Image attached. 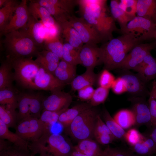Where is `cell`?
<instances>
[{
  "instance_id": "1",
  "label": "cell",
  "mask_w": 156,
  "mask_h": 156,
  "mask_svg": "<svg viewBox=\"0 0 156 156\" xmlns=\"http://www.w3.org/2000/svg\"><path fill=\"white\" fill-rule=\"evenodd\" d=\"M9 61L14 70V81L22 88L52 92L61 90L66 85L31 58H19Z\"/></svg>"
},
{
  "instance_id": "2",
  "label": "cell",
  "mask_w": 156,
  "mask_h": 156,
  "mask_svg": "<svg viewBox=\"0 0 156 156\" xmlns=\"http://www.w3.org/2000/svg\"><path fill=\"white\" fill-rule=\"evenodd\" d=\"M78 5L81 17L96 30L103 43L113 38L114 31H120L110 14L107 0H78Z\"/></svg>"
},
{
  "instance_id": "3",
  "label": "cell",
  "mask_w": 156,
  "mask_h": 156,
  "mask_svg": "<svg viewBox=\"0 0 156 156\" xmlns=\"http://www.w3.org/2000/svg\"><path fill=\"white\" fill-rule=\"evenodd\" d=\"M142 42L134 34L129 33L103 43L100 47L105 69L108 70L119 69L131 50Z\"/></svg>"
},
{
  "instance_id": "4",
  "label": "cell",
  "mask_w": 156,
  "mask_h": 156,
  "mask_svg": "<svg viewBox=\"0 0 156 156\" xmlns=\"http://www.w3.org/2000/svg\"><path fill=\"white\" fill-rule=\"evenodd\" d=\"M3 43L7 60L19 58H31L39 52L38 47L26 30L23 28L5 35Z\"/></svg>"
},
{
  "instance_id": "5",
  "label": "cell",
  "mask_w": 156,
  "mask_h": 156,
  "mask_svg": "<svg viewBox=\"0 0 156 156\" xmlns=\"http://www.w3.org/2000/svg\"><path fill=\"white\" fill-rule=\"evenodd\" d=\"M31 154L46 153L51 156H71L74 146L63 135L44 132L37 142L28 145Z\"/></svg>"
},
{
  "instance_id": "6",
  "label": "cell",
  "mask_w": 156,
  "mask_h": 156,
  "mask_svg": "<svg viewBox=\"0 0 156 156\" xmlns=\"http://www.w3.org/2000/svg\"><path fill=\"white\" fill-rule=\"evenodd\" d=\"M98 114L96 110L92 107L85 110L74 119L67 128L64 129L65 132L78 142L92 139Z\"/></svg>"
},
{
  "instance_id": "7",
  "label": "cell",
  "mask_w": 156,
  "mask_h": 156,
  "mask_svg": "<svg viewBox=\"0 0 156 156\" xmlns=\"http://www.w3.org/2000/svg\"><path fill=\"white\" fill-rule=\"evenodd\" d=\"M46 8L59 25L67 21L74 14L78 0H34Z\"/></svg>"
},
{
  "instance_id": "8",
  "label": "cell",
  "mask_w": 156,
  "mask_h": 156,
  "mask_svg": "<svg viewBox=\"0 0 156 156\" xmlns=\"http://www.w3.org/2000/svg\"><path fill=\"white\" fill-rule=\"evenodd\" d=\"M15 133L28 145L37 141L42 135L44 128L39 118L30 117L25 118L17 124Z\"/></svg>"
},
{
  "instance_id": "9",
  "label": "cell",
  "mask_w": 156,
  "mask_h": 156,
  "mask_svg": "<svg viewBox=\"0 0 156 156\" xmlns=\"http://www.w3.org/2000/svg\"><path fill=\"white\" fill-rule=\"evenodd\" d=\"M156 30L154 22L150 19L136 16L127 24L122 34L131 33L143 41L152 38V35Z\"/></svg>"
},
{
  "instance_id": "10",
  "label": "cell",
  "mask_w": 156,
  "mask_h": 156,
  "mask_svg": "<svg viewBox=\"0 0 156 156\" xmlns=\"http://www.w3.org/2000/svg\"><path fill=\"white\" fill-rule=\"evenodd\" d=\"M156 48V40L149 43H140L133 47L126 56L119 69L133 70L145 57Z\"/></svg>"
},
{
  "instance_id": "11",
  "label": "cell",
  "mask_w": 156,
  "mask_h": 156,
  "mask_svg": "<svg viewBox=\"0 0 156 156\" xmlns=\"http://www.w3.org/2000/svg\"><path fill=\"white\" fill-rule=\"evenodd\" d=\"M68 21L77 31L83 43L97 45L100 43H103L102 38L96 30L82 18L74 15Z\"/></svg>"
},
{
  "instance_id": "12",
  "label": "cell",
  "mask_w": 156,
  "mask_h": 156,
  "mask_svg": "<svg viewBox=\"0 0 156 156\" xmlns=\"http://www.w3.org/2000/svg\"><path fill=\"white\" fill-rule=\"evenodd\" d=\"M80 64L86 70H93L95 66L103 64V53L101 49L97 45L86 44L79 50Z\"/></svg>"
},
{
  "instance_id": "13",
  "label": "cell",
  "mask_w": 156,
  "mask_h": 156,
  "mask_svg": "<svg viewBox=\"0 0 156 156\" xmlns=\"http://www.w3.org/2000/svg\"><path fill=\"white\" fill-rule=\"evenodd\" d=\"M51 92L49 96L44 97L42 103V110L58 111L68 108L72 101L68 93L58 90Z\"/></svg>"
},
{
  "instance_id": "14",
  "label": "cell",
  "mask_w": 156,
  "mask_h": 156,
  "mask_svg": "<svg viewBox=\"0 0 156 156\" xmlns=\"http://www.w3.org/2000/svg\"><path fill=\"white\" fill-rule=\"evenodd\" d=\"M129 101L132 105L131 110L135 118V125L140 127L145 125L150 128L151 127V117L148 103L145 97H132Z\"/></svg>"
},
{
  "instance_id": "15",
  "label": "cell",
  "mask_w": 156,
  "mask_h": 156,
  "mask_svg": "<svg viewBox=\"0 0 156 156\" xmlns=\"http://www.w3.org/2000/svg\"><path fill=\"white\" fill-rule=\"evenodd\" d=\"M30 16L27 1L22 0L9 23L1 34L5 35L13 31L24 28L27 23Z\"/></svg>"
},
{
  "instance_id": "16",
  "label": "cell",
  "mask_w": 156,
  "mask_h": 156,
  "mask_svg": "<svg viewBox=\"0 0 156 156\" xmlns=\"http://www.w3.org/2000/svg\"><path fill=\"white\" fill-rule=\"evenodd\" d=\"M125 73L120 77L124 80L127 92L134 96L133 97H145L149 95L146 86V83L138 74H134L123 70Z\"/></svg>"
},
{
  "instance_id": "17",
  "label": "cell",
  "mask_w": 156,
  "mask_h": 156,
  "mask_svg": "<svg viewBox=\"0 0 156 156\" xmlns=\"http://www.w3.org/2000/svg\"><path fill=\"white\" fill-rule=\"evenodd\" d=\"M133 70L146 83L156 78V58L148 54Z\"/></svg>"
},
{
  "instance_id": "18",
  "label": "cell",
  "mask_w": 156,
  "mask_h": 156,
  "mask_svg": "<svg viewBox=\"0 0 156 156\" xmlns=\"http://www.w3.org/2000/svg\"><path fill=\"white\" fill-rule=\"evenodd\" d=\"M28 9L30 14L36 19L40 20L45 27H51L59 26L47 9L34 0L30 1Z\"/></svg>"
},
{
  "instance_id": "19",
  "label": "cell",
  "mask_w": 156,
  "mask_h": 156,
  "mask_svg": "<svg viewBox=\"0 0 156 156\" xmlns=\"http://www.w3.org/2000/svg\"><path fill=\"white\" fill-rule=\"evenodd\" d=\"M60 32L62 35L65 42L68 43L78 50L83 46L82 41L79 35L69 21H67L58 25Z\"/></svg>"
},
{
  "instance_id": "20",
  "label": "cell",
  "mask_w": 156,
  "mask_h": 156,
  "mask_svg": "<svg viewBox=\"0 0 156 156\" xmlns=\"http://www.w3.org/2000/svg\"><path fill=\"white\" fill-rule=\"evenodd\" d=\"M44 25L30 14L27 23L24 28L38 47L42 46L44 41Z\"/></svg>"
},
{
  "instance_id": "21",
  "label": "cell",
  "mask_w": 156,
  "mask_h": 156,
  "mask_svg": "<svg viewBox=\"0 0 156 156\" xmlns=\"http://www.w3.org/2000/svg\"><path fill=\"white\" fill-rule=\"evenodd\" d=\"M90 103H82L67 108L60 115L58 122L64 129L67 128L74 119L85 110L92 107Z\"/></svg>"
},
{
  "instance_id": "22",
  "label": "cell",
  "mask_w": 156,
  "mask_h": 156,
  "mask_svg": "<svg viewBox=\"0 0 156 156\" xmlns=\"http://www.w3.org/2000/svg\"><path fill=\"white\" fill-rule=\"evenodd\" d=\"M76 66L61 60L55 70L54 76L65 85L71 83L76 77Z\"/></svg>"
},
{
  "instance_id": "23",
  "label": "cell",
  "mask_w": 156,
  "mask_h": 156,
  "mask_svg": "<svg viewBox=\"0 0 156 156\" xmlns=\"http://www.w3.org/2000/svg\"><path fill=\"white\" fill-rule=\"evenodd\" d=\"M35 60L48 71L54 75V73L60 62V59L55 54L43 50L38 53Z\"/></svg>"
},
{
  "instance_id": "24",
  "label": "cell",
  "mask_w": 156,
  "mask_h": 156,
  "mask_svg": "<svg viewBox=\"0 0 156 156\" xmlns=\"http://www.w3.org/2000/svg\"><path fill=\"white\" fill-rule=\"evenodd\" d=\"M11 63L6 60L0 67V90L14 88L13 83L14 81V73Z\"/></svg>"
},
{
  "instance_id": "25",
  "label": "cell",
  "mask_w": 156,
  "mask_h": 156,
  "mask_svg": "<svg viewBox=\"0 0 156 156\" xmlns=\"http://www.w3.org/2000/svg\"><path fill=\"white\" fill-rule=\"evenodd\" d=\"M74 147L75 151L90 156H100L103 151L99 143L92 139L80 140Z\"/></svg>"
},
{
  "instance_id": "26",
  "label": "cell",
  "mask_w": 156,
  "mask_h": 156,
  "mask_svg": "<svg viewBox=\"0 0 156 156\" xmlns=\"http://www.w3.org/2000/svg\"><path fill=\"white\" fill-rule=\"evenodd\" d=\"M32 94L20 92L17 94L18 112L17 123L25 118L30 117Z\"/></svg>"
},
{
  "instance_id": "27",
  "label": "cell",
  "mask_w": 156,
  "mask_h": 156,
  "mask_svg": "<svg viewBox=\"0 0 156 156\" xmlns=\"http://www.w3.org/2000/svg\"><path fill=\"white\" fill-rule=\"evenodd\" d=\"M119 0H111L110 2V10L112 16L118 23L121 32L125 28L128 23L134 18L127 14L119 6Z\"/></svg>"
},
{
  "instance_id": "28",
  "label": "cell",
  "mask_w": 156,
  "mask_h": 156,
  "mask_svg": "<svg viewBox=\"0 0 156 156\" xmlns=\"http://www.w3.org/2000/svg\"><path fill=\"white\" fill-rule=\"evenodd\" d=\"M144 135V139L135 145L130 146L133 152L144 156H156V145L148 136Z\"/></svg>"
},
{
  "instance_id": "29",
  "label": "cell",
  "mask_w": 156,
  "mask_h": 156,
  "mask_svg": "<svg viewBox=\"0 0 156 156\" xmlns=\"http://www.w3.org/2000/svg\"><path fill=\"white\" fill-rule=\"evenodd\" d=\"M93 70H86L83 73L76 77L70 83L72 90L77 91L86 86L94 84L97 79V75Z\"/></svg>"
},
{
  "instance_id": "30",
  "label": "cell",
  "mask_w": 156,
  "mask_h": 156,
  "mask_svg": "<svg viewBox=\"0 0 156 156\" xmlns=\"http://www.w3.org/2000/svg\"><path fill=\"white\" fill-rule=\"evenodd\" d=\"M136 14L137 16L154 21L156 15V0H138Z\"/></svg>"
},
{
  "instance_id": "31",
  "label": "cell",
  "mask_w": 156,
  "mask_h": 156,
  "mask_svg": "<svg viewBox=\"0 0 156 156\" xmlns=\"http://www.w3.org/2000/svg\"><path fill=\"white\" fill-rule=\"evenodd\" d=\"M17 1L7 0L0 9V30L2 32L8 25L19 4Z\"/></svg>"
},
{
  "instance_id": "32",
  "label": "cell",
  "mask_w": 156,
  "mask_h": 156,
  "mask_svg": "<svg viewBox=\"0 0 156 156\" xmlns=\"http://www.w3.org/2000/svg\"><path fill=\"white\" fill-rule=\"evenodd\" d=\"M0 138L6 140L19 146L28 148L27 143L15 133H14L0 120Z\"/></svg>"
},
{
  "instance_id": "33",
  "label": "cell",
  "mask_w": 156,
  "mask_h": 156,
  "mask_svg": "<svg viewBox=\"0 0 156 156\" xmlns=\"http://www.w3.org/2000/svg\"><path fill=\"white\" fill-rule=\"evenodd\" d=\"M113 118L124 129H129L135 125V116L131 110H120L115 114Z\"/></svg>"
},
{
  "instance_id": "34",
  "label": "cell",
  "mask_w": 156,
  "mask_h": 156,
  "mask_svg": "<svg viewBox=\"0 0 156 156\" xmlns=\"http://www.w3.org/2000/svg\"><path fill=\"white\" fill-rule=\"evenodd\" d=\"M103 117L105 122L115 139H125L126 132L116 122L106 109L104 110Z\"/></svg>"
},
{
  "instance_id": "35",
  "label": "cell",
  "mask_w": 156,
  "mask_h": 156,
  "mask_svg": "<svg viewBox=\"0 0 156 156\" xmlns=\"http://www.w3.org/2000/svg\"><path fill=\"white\" fill-rule=\"evenodd\" d=\"M63 44L59 35L49 36L44 40L43 45L44 50L55 54L62 60Z\"/></svg>"
},
{
  "instance_id": "36",
  "label": "cell",
  "mask_w": 156,
  "mask_h": 156,
  "mask_svg": "<svg viewBox=\"0 0 156 156\" xmlns=\"http://www.w3.org/2000/svg\"><path fill=\"white\" fill-rule=\"evenodd\" d=\"M17 93L14 88L0 90V104L16 110L18 107Z\"/></svg>"
},
{
  "instance_id": "37",
  "label": "cell",
  "mask_w": 156,
  "mask_h": 156,
  "mask_svg": "<svg viewBox=\"0 0 156 156\" xmlns=\"http://www.w3.org/2000/svg\"><path fill=\"white\" fill-rule=\"evenodd\" d=\"M0 120L8 128H14L17 122V112L6 106L0 105Z\"/></svg>"
},
{
  "instance_id": "38",
  "label": "cell",
  "mask_w": 156,
  "mask_h": 156,
  "mask_svg": "<svg viewBox=\"0 0 156 156\" xmlns=\"http://www.w3.org/2000/svg\"><path fill=\"white\" fill-rule=\"evenodd\" d=\"M78 50L68 43L63 44L62 60L67 63L76 66L80 64Z\"/></svg>"
},
{
  "instance_id": "39",
  "label": "cell",
  "mask_w": 156,
  "mask_h": 156,
  "mask_svg": "<svg viewBox=\"0 0 156 156\" xmlns=\"http://www.w3.org/2000/svg\"><path fill=\"white\" fill-rule=\"evenodd\" d=\"M66 109L58 111L43 110L39 119L43 125L44 130H50V127L58 122L60 115Z\"/></svg>"
},
{
  "instance_id": "40",
  "label": "cell",
  "mask_w": 156,
  "mask_h": 156,
  "mask_svg": "<svg viewBox=\"0 0 156 156\" xmlns=\"http://www.w3.org/2000/svg\"><path fill=\"white\" fill-rule=\"evenodd\" d=\"M28 148H26L12 144L0 151V156H31Z\"/></svg>"
},
{
  "instance_id": "41",
  "label": "cell",
  "mask_w": 156,
  "mask_h": 156,
  "mask_svg": "<svg viewBox=\"0 0 156 156\" xmlns=\"http://www.w3.org/2000/svg\"><path fill=\"white\" fill-rule=\"evenodd\" d=\"M109 93V89L99 86L94 90L92 97L90 100V104L93 107L103 103L106 100Z\"/></svg>"
},
{
  "instance_id": "42",
  "label": "cell",
  "mask_w": 156,
  "mask_h": 156,
  "mask_svg": "<svg viewBox=\"0 0 156 156\" xmlns=\"http://www.w3.org/2000/svg\"><path fill=\"white\" fill-rule=\"evenodd\" d=\"M115 78L109 70L105 69L102 71L98 79V83L100 87L109 89L111 88Z\"/></svg>"
},
{
  "instance_id": "43",
  "label": "cell",
  "mask_w": 156,
  "mask_h": 156,
  "mask_svg": "<svg viewBox=\"0 0 156 156\" xmlns=\"http://www.w3.org/2000/svg\"><path fill=\"white\" fill-rule=\"evenodd\" d=\"M138 0H121L119 1L120 7L128 15L134 18L136 16Z\"/></svg>"
},
{
  "instance_id": "44",
  "label": "cell",
  "mask_w": 156,
  "mask_h": 156,
  "mask_svg": "<svg viewBox=\"0 0 156 156\" xmlns=\"http://www.w3.org/2000/svg\"><path fill=\"white\" fill-rule=\"evenodd\" d=\"M144 138V135L141 134L137 130L132 128L126 132L125 139L130 146H132L142 140Z\"/></svg>"
},
{
  "instance_id": "45",
  "label": "cell",
  "mask_w": 156,
  "mask_h": 156,
  "mask_svg": "<svg viewBox=\"0 0 156 156\" xmlns=\"http://www.w3.org/2000/svg\"><path fill=\"white\" fill-rule=\"evenodd\" d=\"M103 134L112 135L107 125L102 120L98 114L97 116L94 130V138Z\"/></svg>"
},
{
  "instance_id": "46",
  "label": "cell",
  "mask_w": 156,
  "mask_h": 156,
  "mask_svg": "<svg viewBox=\"0 0 156 156\" xmlns=\"http://www.w3.org/2000/svg\"><path fill=\"white\" fill-rule=\"evenodd\" d=\"M132 151L118 148L108 146L103 150L100 156H129Z\"/></svg>"
},
{
  "instance_id": "47",
  "label": "cell",
  "mask_w": 156,
  "mask_h": 156,
  "mask_svg": "<svg viewBox=\"0 0 156 156\" xmlns=\"http://www.w3.org/2000/svg\"><path fill=\"white\" fill-rule=\"evenodd\" d=\"M148 105L151 117V127H156V99L150 93Z\"/></svg>"
},
{
  "instance_id": "48",
  "label": "cell",
  "mask_w": 156,
  "mask_h": 156,
  "mask_svg": "<svg viewBox=\"0 0 156 156\" xmlns=\"http://www.w3.org/2000/svg\"><path fill=\"white\" fill-rule=\"evenodd\" d=\"M94 90L92 86H88L77 90L78 97L82 101L90 100Z\"/></svg>"
},
{
  "instance_id": "49",
  "label": "cell",
  "mask_w": 156,
  "mask_h": 156,
  "mask_svg": "<svg viewBox=\"0 0 156 156\" xmlns=\"http://www.w3.org/2000/svg\"><path fill=\"white\" fill-rule=\"evenodd\" d=\"M111 88L113 92L117 94H121L127 92L125 82L120 77L115 79Z\"/></svg>"
},
{
  "instance_id": "50",
  "label": "cell",
  "mask_w": 156,
  "mask_h": 156,
  "mask_svg": "<svg viewBox=\"0 0 156 156\" xmlns=\"http://www.w3.org/2000/svg\"><path fill=\"white\" fill-rule=\"evenodd\" d=\"M94 138L99 144H107L111 143L116 139L113 135L109 134H100Z\"/></svg>"
},
{
  "instance_id": "51",
  "label": "cell",
  "mask_w": 156,
  "mask_h": 156,
  "mask_svg": "<svg viewBox=\"0 0 156 156\" xmlns=\"http://www.w3.org/2000/svg\"><path fill=\"white\" fill-rule=\"evenodd\" d=\"M150 128L151 130L146 135L151 138L156 145V127H151Z\"/></svg>"
},
{
  "instance_id": "52",
  "label": "cell",
  "mask_w": 156,
  "mask_h": 156,
  "mask_svg": "<svg viewBox=\"0 0 156 156\" xmlns=\"http://www.w3.org/2000/svg\"><path fill=\"white\" fill-rule=\"evenodd\" d=\"M12 144L8 140L0 138V151H1Z\"/></svg>"
},
{
  "instance_id": "53",
  "label": "cell",
  "mask_w": 156,
  "mask_h": 156,
  "mask_svg": "<svg viewBox=\"0 0 156 156\" xmlns=\"http://www.w3.org/2000/svg\"><path fill=\"white\" fill-rule=\"evenodd\" d=\"M150 93L156 99V81L155 80L152 82V88Z\"/></svg>"
},
{
  "instance_id": "54",
  "label": "cell",
  "mask_w": 156,
  "mask_h": 156,
  "mask_svg": "<svg viewBox=\"0 0 156 156\" xmlns=\"http://www.w3.org/2000/svg\"><path fill=\"white\" fill-rule=\"evenodd\" d=\"M71 156H90L77 152L75 150L72 153Z\"/></svg>"
},
{
  "instance_id": "55",
  "label": "cell",
  "mask_w": 156,
  "mask_h": 156,
  "mask_svg": "<svg viewBox=\"0 0 156 156\" xmlns=\"http://www.w3.org/2000/svg\"><path fill=\"white\" fill-rule=\"evenodd\" d=\"M31 156H36L35 155H34L33 154H31ZM38 156H51L49 154L47 153H41L39 154V155Z\"/></svg>"
},
{
  "instance_id": "56",
  "label": "cell",
  "mask_w": 156,
  "mask_h": 156,
  "mask_svg": "<svg viewBox=\"0 0 156 156\" xmlns=\"http://www.w3.org/2000/svg\"><path fill=\"white\" fill-rule=\"evenodd\" d=\"M7 0H0V8L3 5H4Z\"/></svg>"
},
{
  "instance_id": "57",
  "label": "cell",
  "mask_w": 156,
  "mask_h": 156,
  "mask_svg": "<svg viewBox=\"0 0 156 156\" xmlns=\"http://www.w3.org/2000/svg\"><path fill=\"white\" fill-rule=\"evenodd\" d=\"M129 156H144L143 155H140L135 153H134L132 152L130 154Z\"/></svg>"
},
{
  "instance_id": "58",
  "label": "cell",
  "mask_w": 156,
  "mask_h": 156,
  "mask_svg": "<svg viewBox=\"0 0 156 156\" xmlns=\"http://www.w3.org/2000/svg\"><path fill=\"white\" fill-rule=\"evenodd\" d=\"M152 38H154L156 40V30L153 33L152 36Z\"/></svg>"
},
{
  "instance_id": "59",
  "label": "cell",
  "mask_w": 156,
  "mask_h": 156,
  "mask_svg": "<svg viewBox=\"0 0 156 156\" xmlns=\"http://www.w3.org/2000/svg\"><path fill=\"white\" fill-rule=\"evenodd\" d=\"M154 22L155 23L156 25V15L155 16V17L154 19Z\"/></svg>"
},
{
  "instance_id": "60",
  "label": "cell",
  "mask_w": 156,
  "mask_h": 156,
  "mask_svg": "<svg viewBox=\"0 0 156 156\" xmlns=\"http://www.w3.org/2000/svg\"><path fill=\"white\" fill-rule=\"evenodd\" d=\"M155 51H156V49H155Z\"/></svg>"
}]
</instances>
